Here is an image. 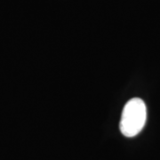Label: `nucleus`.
<instances>
[{"label": "nucleus", "instance_id": "obj_1", "mask_svg": "<svg viewBox=\"0 0 160 160\" xmlns=\"http://www.w3.org/2000/svg\"><path fill=\"white\" fill-rule=\"evenodd\" d=\"M147 119L146 105L142 99L133 98L126 103L120 119V131L126 137L136 136Z\"/></svg>", "mask_w": 160, "mask_h": 160}]
</instances>
